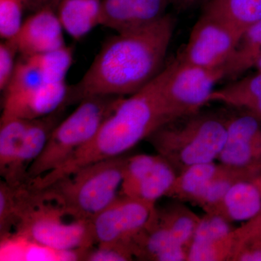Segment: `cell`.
Wrapping results in <instances>:
<instances>
[{
  "mask_svg": "<svg viewBox=\"0 0 261 261\" xmlns=\"http://www.w3.org/2000/svg\"><path fill=\"white\" fill-rule=\"evenodd\" d=\"M175 27L176 19L167 13L151 25L108 39L80 82L68 87L65 105L93 95L127 97L145 87L167 65Z\"/></svg>",
  "mask_w": 261,
  "mask_h": 261,
  "instance_id": "1",
  "label": "cell"
},
{
  "mask_svg": "<svg viewBox=\"0 0 261 261\" xmlns=\"http://www.w3.org/2000/svg\"><path fill=\"white\" fill-rule=\"evenodd\" d=\"M171 69V61L145 87L122 98L93 138L75 151L61 167L33 179V188L42 190L91 163L123 155L160 127L178 118L163 96V87Z\"/></svg>",
  "mask_w": 261,
  "mask_h": 261,
  "instance_id": "2",
  "label": "cell"
},
{
  "mask_svg": "<svg viewBox=\"0 0 261 261\" xmlns=\"http://www.w3.org/2000/svg\"><path fill=\"white\" fill-rule=\"evenodd\" d=\"M227 121L224 114L197 111L166 123L146 140L178 174L219 159L227 139Z\"/></svg>",
  "mask_w": 261,
  "mask_h": 261,
  "instance_id": "3",
  "label": "cell"
},
{
  "mask_svg": "<svg viewBox=\"0 0 261 261\" xmlns=\"http://www.w3.org/2000/svg\"><path fill=\"white\" fill-rule=\"evenodd\" d=\"M127 157L123 154L91 163L35 190L73 219L92 221L120 195Z\"/></svg>",
  "mask_w": 261,
  "mask_h": 261,
  "instance_id": "4",
  "label": "cell"
},
{
  "mask_svg": "<svg viewBox=\"0 0 261 261\" xmlns=\"http://www.w3.org/2000/svg\"><path fill=\"white\" fill-rule=\"evenodd\" d=\"M123 97L93 95L79 102L73 112L53 130L45 148L29 168V182L61 167L75 151L92 140Z\"/></svg>",
  "mask_w": 261,
  "mask_h": 261,
  "instance_id": "5",
  "label": "cell"
},
{
  "mask_svg": "<svg viewBox=\"0 0 261 261\" xmlns=\"http://www.w3.org/2000/svg\"><path fill=\"white\" fill-rule=\"evenodd\" d=\"M59 205L43 199L31 187L13 234L61 252H84L95 246L92 221L73 219ZM12 233V234H13Z\"/></svg>",
  "mask_w": 261,
  "mask_h": 261,
  "instance_id": "6",
  "label": "cell"
},
{
  "mask_svg": "<svg viewBox=\"0 0 261 261\" xmlns=\"http://www.w3.org/2000/svg\"><path fill=\"white\" fill-rule=\"evenodd\" d=\"M200 219L183 204L155 206L147 224L130 242L132 255L140 260H187Z\"/></svg>",
  "mask_w": 261,
  "mask_h": 261,
  "instance_id": "7",
  "label": "cell"
},
{
  "mask_svg": "<svg viewBox=\"0 0 261 261\" xmlns=\"http://www.w3.org/2000/svg\"><path fill=\"white\" fill-rule=\"evenodd\" d=\"M226 78L224 66L206 68L172 61V69L164 87L163 96L178 117L201 111L220 81Z\"/></svg>",
  "mask_w": 261,
  "mask_h": 261,
  "instance_id": "8",
  "label": "cell"
},
{
  "mask_svg": "<svg viewBox=\"0 0 261 261\" xmlns=\"http://www.w3.org/2000/svg\"><path fill=\"white\" fill-rule=\"evenodd\" d=\"M240 37L241 34L228 22L202 12L177 58L182 63L206 68L224 66Z\"/></svg>",
  "mask_w": 261,
  "mask_h": 261,
  "instance_id": "9",
  "label": "cell"
},
{
  "mask_svg": "<svg viewBox=\"0 0 261 261\" xmlns=\"http://www.w3.org/2000/svg\"><path fill=\"white\" fill-rule=\"evenodd\" d=\"M155 206L140 199L118 195L92 220L96 245L124 247L130 252V242L147 224Z\"/></svg>",
  "mask_w": 261,
  "mask_h": 261,
  "instance_id": "10",
  "label": "cell"
},
{
  "mask_svg": "<svg viewBox=\"0 0 261 261\" xmlns=\"http://www.w3.org/2000/svg\"><path fill=\"white\" fill-rule=\"evenodd\" d=\"M177 173L159 154H140L127 157L120 195L155 205L166 197Z\"/></svg>",
  "mask_w": 261,
  "mask_h": 261,
  "instance_id": "11",
  "label": "cell"
},
{
  "mask_svg": "<svg viewBox=\"0 0 261 261\" xmlns=\"http://www.w3.org/2000/svg\"><path fill=\"white\" fill-rule=\"evenodd\" d=\"M218 160L236 167L260 166L261 118L241 111L228 116L227 139Z\"/></svg>",
  "mask_w": 261,
  "mask_h": 261,
  "instance_id": "12",
  "label": "cell"
},
{
  "mask_svg": "<svg viewBox=\"0 0 261 261\" xmlns=\"http://www.w3.org/2000/svg\"><path fill=\"white\" fill-rule=\"evenodd\" d=\"M63 31L56 10L44 7L25 19L18 34L9 40L21 56H35L66 46Z\"/></svg>",
  "mask_w": 261,
  "mask_h": 261,
  "instance_id": "13",
  "label": "cell"
},
{
  "mask_svg": "<svg viewBox=\"0 0 261 261\" xmlns=\"http://www.w3.org/2000/svg\"><path fill=\"white\" fill-rule=\"evenodd\" d=\"M170 0H102L101 25L117 33L130 32L159 21Z\"/></svg>",
  "mask_w": 261,
  "mask_h": 261,
  "instance_id": "14",
  "label": "cell"
},
{
  "mask_svg": "<svg viewBox=\"0 0 261 261\" xmlns=\"http://www.w3.org/2000/svg\"><path fill=\"white\" fill-rule=\"evenodd\" d=\"M66 108L62 107L47 116L31 120L14 163L2 176L3 181L13 186L29 183V168L45 148L53 130L63 120Z\"/></svg>",
  "mask_w": 261,
  "mask_h": 261,
  "instance_id": "15",
  "label": "cell"
},
{
  "mask_svg": "<svg viewBox=\"0 0 261 261\" xmlns=\"http://www.w3.org/2000/svg\"><path fill=\"white\" fill-rule=\"evenodd\" d=\"M261 211V165L250 166L246 174L224 196L211 213L230 222L247 221Z\"/></svg>",
  "mask_w": 261,
  "mask_h": 261,
  "instance_id": "16",
  "label": "cell"
},
{
  "mask_svg": "<svg viewBox=\"0 0 261 261\" xmlns=\"http://www.w3.org/2000/svg\"><path fill=\"white\" fill-rule=\"evenodd\" d=\"M211 102H221L261 118V72L215 89L210 97Z\"/></svg>",
  "mask_w": 261,
  "mask_h": 261,
  "instance_id": "17",
  "label": "cell"
},
{
  "mask_svg": "<svg viewBox=\"0 0 261 261\" xmlns=\"http://www.w3.org/2000/svg\"><path fill=\"white\" fill-rule=\"evenodd\" d=\"M102 0H61L56 13L64 31L74 39L101 25Z\"/></svg>",
  "mask_w": 261,
  "mask_h": 261,
  "instance_id": "18",
  "label": "cell"
},
{
  "mask_svg": "<svg viewBox=\"0 0 261 261\" xmlns=\"http://www.w3.org/2000/svg\"><path fill=\"white\" fill-rule=\"evenodd\" d=\"M232 223L220 215L201 217L187 254V261H201L211 253L233 229Z\"/></svg>",
  "mask_w": 261,
  "mask_h": 261,
  "instance_id": "19",
  "label": "cell"
},
{
  "mask_svg": "<svg viewBox=\"0 0 261 261\" xmlns=\"http://www.w3.org/2000/svg\"><path fill=\"white\" fill-rule=\"evenodd\" d=\"M202 12L228 22L242 35L261 20V0H205Z\"/></svg>",
  "mask_w": 261,
  "mask_h": 261,
  "instance_id": "20",
  "label": "cell"
},
{
  "mask_svg": "<svg viewBox=\"0 0 261 261\" xmlns=\"http://www.w3.org/2000/svg\"><path fill=\"white\" fill-rule=\"evenodd\" d=\"M249 167H236L219 163L217 168L204 187L194 205L205 213H211L223 200L228 190L244 177Z\"/></svg>",
  "mask_w": 261,
  "mask_h": 261,
  "instance_id": "21",
  "label": "cell"
},
{
  "mask_svg": "<svg viewBox=\"0 0 261 261\" xmlns=\"http://www.w3.org/2000/svg\"><path fill=\"white\" fill-rule=\"evenodd\" d=\"M261 59V20L242 34L236 49L224 65L226 77H237L256 66Z\"/></svg>",
  "mask_w": 261,
  "mask_h": 261,
  "instance_id": "22",
  "label": "cell"
},
{
  "mask_svg": "<svg viewBox=\"0 0 261 261\" xmlns=\"http://www.w3.org/2000/svg\"><path fill=\"white\" fill-rule=\"evenodd\" d=\"M29 184L13 186L5 181L0 183V239L14 232L30 193Z\"/></svg>",
  "mask_w": 261,
  "mask_h": 261,
  "instance_id": "23",
  "label": "cell"
},
{
  "mask_svg": "<svg viewBox=\"0 0 261 261\" xmlns=\"http://www.w3.org/2000/svg\"><path fill=\"white\" fill-rule=\"evenodd\" d=\"M214 162L195 165L178 173L166 197L193 204L217 168Z\"/></svg>",
  "mask_w": 261,
  "mask_h": 261,
  "instance_id": "24",
  "label": "cell"
},
{
  "mask_svg": "<svg viewBox=\"0 0 261 261\" xmlns=\"http://www.w3.org/2000/svg\"><path fill=\"white\" fill-rule=\"evenodd\" d=\"M31 120L11 118L0 121V173L4 176L14 163Z\"/></svg>",
  "mask_w": 261,
  "mask_h": 261,
  "instance_id": "25",
  "label": "cell"
},
{
  "mask_svg": "<svg viewBox=\"0 0 261 261\" xmlns=\"http://www.w3.org/2000/svg\"><path fill=\"white\" fill-rule=\"evenodd\" d=\"M29 57L42 71L44 82H65L73 59V49L67 46Z\"/></svg>",
  "mask_w": 261,
  "mask_h": 261,
  "instance_id": "26",
  "label": "cell"
},
{
  "mask_svg": "<svg viewBox=\"0 0 261 261\" xmlns=\"http://www.w3.org/2000/svg\"><path fill=\"white\" fill-rule=\"evenodd\" d=\"M23 0H0V37L9 40L18 34L23 23Z\"/></svg>",
  "mask_w": 261,
  "mask_h": 261,
  "instance_id": "27",
  "label": "cell"
},
{
  "mask_svg": "<svg viewBox=\"0 0 261 261\" xmlns=\"http://www.w3.org/2000/svg\"><path fill=\"white\" fill-rule=\"evenodd\" d=\"M96 246V245H95ZM84 252L82 260L86 261H128L134 260L132 252L124 247L97 245Z\"/></svg>",
  "mask_w": 261,
  "mask_h": 261,
  "instance_id": "28",
  "label": "cell"
},
{
  "mask_svg": "<svg viewBox=\"0 0 261 261\" xmlns=\"http://www.w3.org/2000/svg\"><path fill=\"white\" fill-rule=\"evenodd\" d=\"M18 53L14 43L4 40L0 44V90L4 91L14 72L15 56Z\"/></svg>",
  "mask_w": 261,
  "mask_h": 261,
  "instance_id": "29",
  "label": "cell"
},
{
  "mask_svg": "<svg viewBox=\"0 0 261 261\" xmlns=\"http://www.w3.org/2000/svg\"><path fill=\"white\" fill-rule=\"evenodd\" d=\"M233 232L238 241L237 250L244 244L260 242L261 240V211L251 219L245 221L241 226L234 228Z\"/></svg>",
  "mask_w": 261,
  "mask_h": 261,
  "instance_id": "30",
  "label": "cell"
},
{
  "mask_svg": "<svg viewBox=\"0 0 261 261\" xmlns=\"http://www.w3.org/2000/svg\"><path fill=\"white\" fill-rule=\"evenodd\" d=\"M231 261H261V243L244 244L239 247Z\"/></svg>",
  "mask_w": 261,
  "mask_h": 261,
  "instance_id": "31",
  "label": "cell"
},
{
  "mask_svg": "<svg viewBox=\"0 0 261 261\" xmlns=\"http://www.w3.org/2000/svg\"><path fill=\"white\" fill-rule=\"evenodd\" d=\"M201 1L202 0H170V3L177 9L185 10L190 9Z\"/></svg>",
  "mask_w": 261,
  "mask_h": 261,
  "instance_id": "32",
  "label": "cell"
},
{
  "mask_svg": "<svg viewBox=\"0 0 261 261\" xmlns=\"http://www.w3.org/2000/svg\"><path fill=\"white\" fill-rule=\"evenodd\" d=\"M25 8L37 11L44 7V0H23Z\"/></svg>",
  "mask_w": 261,
  "mask_h": 261,
  "instance_id": "33",
  "label": "cell"
},
{
  "mask_svg": "<svg viewBox=\"0 0 261 261\" xmlns=\"http://www.w3.org/2000/svg\"><path fill=\"white\" fill-rule=\"evenodd\" d=\"M61 1V0H44V7H51V8H54L56 10L57 7L59 5Z\"/></svg>",
  "mask_w": 261,
  "mask_h": 261,
  "instance_id": "34",
  "label": "cell"
},
{
  "mask_svg": "<svg viewBox=\"0 0 261 261\" xmlns=\"http://www.w3.org/2000/svg\"><path fill=\"white\" fill-rule=\"evenodd\" d=\"M255 68H257V71L261 72V59L259 61L258 63H257Z\"/></svg>",
  "mask_w": 261,
  "mask_h": 261,
  "instance_id": "35",
  "label": "cell"
},
{
  "mask_svg": "<svg viewBox=\"0 0 261 261\" xmlns=\"http://www.w3.org/2000/svg\"><path fill=\"white\" fill-rule=\"evenodd\" d=\"M260 243H261V240H260Z\"/></svg>",
  "mask_w": 261,
  "mask_h": 261,
  "instance_id": "36",
  "label": "cell"
}]
</instances>
